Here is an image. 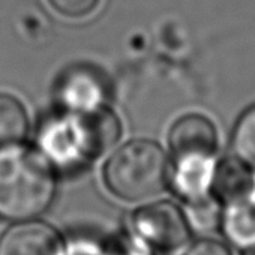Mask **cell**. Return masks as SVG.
Here are the masks:
<instances>
[{"mask_svg":"<svg viewBox=\"0 0 255 255\" xmlns=\"http://www.w3.org/2000/svg\"><path fill=\"white\" fill-rule=\"evenodd\" d=\"M185 215L191 230L204 234L216 231L221 227V221H222L221 203L218 198L212 195H207L200 200L188 201Z\"/></svg>","mask_w":255,"mask_h":255,"instance_id":"13","label":"cell"},{"mask_svg":"<svg viewBox=\"0 0 255 255\" xmlns=\"http://www.w3.org/2000/svg\"><path fill=\"white\" fill-rule=\"evenodd\" d=\"M170 147L173 159L186 156H215L218 149L216 128L201 114H186L171 126Z\"/></svg>","mask_w":255,"mask_h":255,"instance_id":"6","label":"cell"},{"mask_svg":"<svg viewBox=\"0 0 255 255\" xmlns=\"http://www.w3.org/2000/svg\"><path fill=\"white\" fill-rule=\"evenodd\" d=\"M183 255H233L230 248L215 239H200Z\"/></svg>","mask_w":255,"mask_h":255,"instance_id":"16","label":"cell"},{"mask_svg":"<svg viewBox=\"0 0 255 255\" xmlns=\"http://www.w3.org/2000/svg\"><path fill=\"white\" fill-rule=\"evenodd\" d=\"M104 182L108 191L123 201L147 200L167 188L170 164L155 141L132 140L108 158Z\"/></svg>","mask_w":255,"mask_h":255,"instance_id":"2","label":"cell"},{"mask_svg":"<svg viewBox=\"0 0 255 255\" xmlns=\"http://www.w3.org/2000/svg\"><path fill=\"white\" fill-rule=\"evenodd\" d=\"M104 87L95 72L78 68L65 74L59 84V98L69 113H80L101 107Z\"/></svg>","mask_w":255,"mask_h":255,"instance_id":"8","label":"cell"},{"mask_svg":"<svg viewBox=\"0 0 255 255\" xmlns=\"http://www.w3.org/2000/svg\"><path fill=\"white\" fill-rule=\"evenodd\" d=\"M231 147L236 159L255 170V104L246 108L236 122Z\"/></svg>","mask_w":255,"mask_h":255,"instance_id":"12","label":"cell"},{"mask_svg":"<svg viewBox=\"0 0 255 255\" xmlns=\"http://www.w3.org/2000/svg\"><path fill=\"white\" fill-rule=\"evenodd\" d=\"M245 255H255V246L251 248V249H248V252H246Z\"/></svg>","mask_w":255,"mask_h":255,"instance_id":"18","label":"cell"},{"mask_svg":"<svg viewBox=\"0 0 255 255\" xmlns=\"http://www.w3.org/2000/svg\"><path fill=\"white\" fill-rule=\"evenodd\" d=\"M221 228L225 237L237 248L255 246V194L230 201L222 212Z\"/></svg>","mask_w":255,"mask_h":255,"instance_id":"9","label":"cell"},{"mask_svg":"<svg viewBox=\"0 0 255 255\" xmlns=\"http://www.w3.org/2000/svg\"><path fill=\"white\" fill-rule=\"evenodd\" d=\"M131 225L137 237L161 252L177 251L191 237L185 212L171 201H156L137 209Z\"/></svg>","mask_w":255,"mask_h":255,"instance_id":"4","label":"cell"},{"mask_svg":"<svg viewBox=\"0 0 255 255\" xmlns=\"http://www.w3.org/2000/svg\"><path fill=\"white\" fill-rule=\"evenodd\" d=\"M53 165L20 143L0 146V218L11 222L44 215L56 198Z\"/></svg>","mask_w":255,"mask_h":255,"instance_id":"1","label":"cell"},{"mask_svg":"<svg viewBox=\"0 0 255 255\" xmlns=\"http://www.w3.org/2000/svg\"><path fill=\"white\" fill-rule=\"evenodd\" d=\"M105 255H155V249L137 236H123L104 246Z\"/></svg>","mask_w":255,"mask_h":255,"instance_id":"14","label":"cell"},{"mask_svg":"<svg viewBox=\"0 0 255 255\" xmlns=\"http://www.w3.org/2000/svg\"><path fill=\"white\" fill-rule=\"evenodd\" d=\"M29 131L24 105L12 95L0 93V146L21 143Z\"/></svg>","mask_w":255,"mask_h":255,"instance_id":"11","label":"cell"},{"mask_svg":"<svg viewBox=\"0 0 255 255\" xmlns=\"http://www.w3.org/2000/svg\"><path fill=\"white\" fill-rule=\"evenodd\" d=\"M54 11L69 18H81L92 14L101 0H48Z\"/></svg>","mask_w":255,"mask_h":255,"instance_id":"15","label":"cell"},{"mask_svg":"<svg viewBox=\"0 0 255 255\" xmlns=\"http://www.w3.org/2000/svg\"><path fill=\"white\" fill-rule=\"evenodd\" d=\"M249 170L251 168H248L239 159L224 161L222 164L216 165L212 183L215 197L227 204L230 201L255 194V180Z\"/></svg>","mask_w":255,"mask_h":255,"instance_id":"10","label":"cell"},{"mask_svg":"<svg viewBox=\"0 0 255 255\" xmlns=\"http://www.w3.org/2000/svg\"><path fill=\"white\" fill-rule=\"evenodd\" d=\"M65 255H105L104 248L87 240L72 242L69 246H65Z\"/></svg>","mask_w":255,"mask_h":255,"instance_id":"17","label":"cell"},{"mask_svg":"<svg viewBox=\"0 0 255 255\" xmlns=\"http://www.w3.org/2000/svg\"><path fill=\"white\" fill-rule=\"evenodd\" d=\"M213 156H186L174 159L170 180L174 191L188 203L210 195L215 176Z\"/></svg>","mask_w":255,"mask_h":255,"instance_id":"7","label":"cell"},{"mask_svg":"<svg viewBox=\"0 0 255 255\" xmlns=\"http://www.w3.org/2000/svg\"><path fill=\"white\" fill-rule=\"evenodd\" d=\"M0 255H65V243L51 225L21 221L0 236Z\"/></svg>","mask_w":255,"mask_h":255,"instance_id":"5","label":"cell"},{"mask_svg":"<svg viewBox=\"0 0 255 255\" xmlns=\"http://www.w3.org/2000/svg\"><path fill=\"white\" fill-rule=\"evenodd\" d=\"M38 146L53 168L71 171L95 161L80 113H69L45 122L38 135Z\"/></svg>","mask_w":255,"mask_h":255,"instance_id":"3","label":"cell"}]
</instances>
